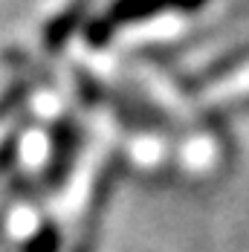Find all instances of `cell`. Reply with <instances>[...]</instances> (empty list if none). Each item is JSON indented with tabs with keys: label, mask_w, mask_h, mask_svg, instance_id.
<instances>
[{
	"label": "cell",
	"mask_w": 249,
	"mask_h": 252,
	"mask_svg": "<svg viewBox=\"0 0 249 252\" xmlns=\"http://www.w3.org/2000/svg\"><path fill=\"white\" fill-rule=\"evenodd\" d=\"M206 0H113L110 9L90 21L84 29V41L90 47H104L110 41V35L124 24H136V21H148L165 12H197Z\"/></svg>",
	"instance_id": "7a4b0ae2"
},
{
	"label": "cell",
	"mask_w": 249,
	"mask_h": 252,
	"mask_svg": "<svg viewBox=\"0 0 249 252\" xmlns=\"http://www.w3.org/2000/svg\"><path fill=\"white\" fill-rule=\"evenodd\" d=\"M124 171V154L122 151H110L104 157V162L99 165V171L90 183V197L81 215V226H78V238L73 244V252H96L99 247V235L101 223H104V212L113 200L116 183Z\"/></svg>",
	"instance_id": "6da1fadb"
},
{
	"label": "cell",
	"mask_w": 249,
	"mask_h": 252,
	"mask_svg": "<svg viewBox=\"0 0 249 252\" xmlns=\"http://www.w3.org/2000/svg\"><path fill=\"white\" fill-rule=\"evenodd\" d=\"M18 151H21V130H12L0 142V174H6L18 162Z\"/></svg>",
	"instance_id": "ba28073f"
},
{
	"label": "cell",
	"mask_w": 249,
	"mask_h": 252,
	"mask_svg": "<svg viewBox=\"0 0 249 252\" xmlns=\"http://www.w3.org/2000/svg\"><path fill=\"white\" fill-rule=\"evenodd\" d=\"M90 6H93V0H70L64 12H58L55 18H50L47 26H44V35H41L44 50L47 52H61L64 50L67 41L81 29V24H84Z\"/></svg>",
	"instance_id": "277c9868"
},
{
	"label": "cell",
	"mask_w": 249,
	"mask_h": 252,
	"mask_svg": "<svg viewBox=\"0 0 249 252\" xmlns=\"http://www.w3.org/2000/svg\"><path fill=\"white\" fill-rule=\"evenodd\" d=\"M58 250H61V229L52 220L41 223L32 232V238L21 247V252H58Z\"/></svg>",
	"instance_id": "8992f818"
},
{
	"label": "cell",
	"mask_w": 249,
	"mask_h": 252,
	"mask_svg": "<svg viewBox=\"0 0 249 252\" xmlns=\"http://www.w3.org/2000/svg\"><path fill=\"white\" fill-rule=\"evenodd\" d=\"M29 93H32V84H29V81H24V78L12 81V84L0 93V122H3L6 116H12L15 110H21L26 101H29Z\"/></svg>",
	"instance_id": "52a82bcc"
},
{
	"label": "cell",
	"mask_w": 249,
	"mask_h": 252,
	"mask_svg": "<svg viewBox=\"0 0 249 252\" xmlns=\"http://www.w3.org/2000/svg\"><path fill=\"white\" fill-rule=\"evenodd\" d=\"M75 90H78V99L84 101L87 107H107L110 87L96 73H90L84 67H75Z\"/></svg>",
	"instance_id": "5b68a950"
},
{
	"label": "cell",
	"mask_w": 249,
	"mask_h": 252,
	"mask_svg": "<svg viewBox=\"0 0 249 252\" xmlns=\"http://www.w3.org/2000/svg\"><path fill=\"white\" fill-rule=\"evenodd\" d=\"M50 159L44 162V186L50 191H58L75 168V159L84 145V127L73 116H58L50 125Z\"/></svg>",
	"instance_id": "3957f363"
}]
</instances>
